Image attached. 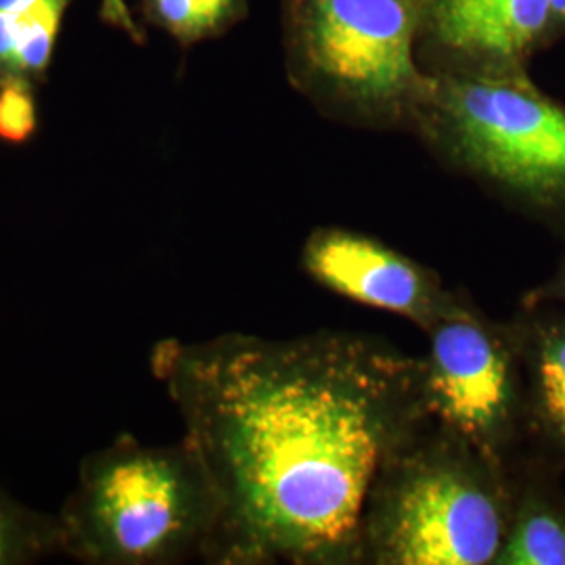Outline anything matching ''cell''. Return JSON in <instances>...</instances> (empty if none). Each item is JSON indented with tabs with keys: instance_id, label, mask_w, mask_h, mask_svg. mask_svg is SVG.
<instances>
[{
	"instance_id": "1",
	"label": "cell",
	"mask_w": 565,
	"mask_h": 565,
	"mask_svg": "<svg viewBox=\"0 0 565 565\" xmlns=\"http://www.w3.org/2000/svg\"><path fill=\"white\" fill-rule=\"evenodd\" d=\"M151 373L221 499L205 564L363 565L364 505L429 424L422 361L380 335L168 338Z\"/></svg>"
},
{
	"instance_id": "2",
	"label": "cell",
	"mask_w": 565,
	"mask_h": 565,
	"mask_svg": "<svg viewBox=\"0 0 565 565\" xmlns=\"http://www.w3.org/2000/svg\"><path fill=\"white\" fill-rule=\"evenodd\" d=\"M57 522L61 555L81 564L207 562L221 499L184 438L142 445L137 436L120 434L82 459Z\"/></svg>"
},
{
	"instance_id": "3",
	"label": "cell",
	"mask_w": 565,
	"mask_h": 565,
	"mask_svg": "<svg viewBox=\"0 0 565 565\" xmlns=\"http://www.w3.org/2000/svg\"><path fill=\"white\" fill-rule=\"evenodd\" d=\"M509 518L505 465L429 422L371 486L363 565H494Z\"/></svg>"
},
{
	"instance_id": "4",
	"label": "cell",
	"mask_w": 565,
	"mask_h": 565,
	"mask_svg": "<svg viewBox=\"0 0 565 565\" xmlns=\"http://www.w3.org/2000/svg\"><path fill=\"white\" fill-rule=\"evenodd\" d=\"M285 76L327 120L413 132L429 74L415 0H281Z\"/></svg>"
},
{
	"instance_id": "5",
	"label": "cell",
	"mask_w": 565,
	"mask_h": 565,
	"mask_svg": "<svg viewBox=\"0 0 565 565\" xmlns=\"http://www.w3.org/2000/svg\"><path fill=\"white\" fill-rule=\"evenodd\" d=\"M411 135L450 172L565 221V107L524 70L429 76Z\"/></svg>"
},
{
	"instance_id": "6",
	"label": "cell",
	"mask_w": 565,
	"mask_h": 565,
	"mask_svg": "<svg viewBox=\"0 0 565 565\" xmlns=\"http://www.w3.org/2000/svg\"><path fill=\"white\" fill-rule=\"evenodd\" d=\"M424 333L419 361L431 424L507 467L527 445L524 366L511 321L490 319L455 289Z\"/></svg>"
},
{
	"instance_id": "7",
	"label": "cell",
	"mask_w": 565,
	"mask_h": 565,
	"mask_svg": "<svg viewBox=\"0 0 565 565\" xmlns=\"http://www.w3.org/2000/svg\"><path fill=\"white\" fill-rule=\"evenodd\" d=\"M303 273L350 302L390 312L425 331L452 291L440 275L361 231L317 226L300 254Z\"/></svg>"
},
{
	"instance_id": "8",
	"label": "cell",
	"mask_w": 565,
	"mask_h": 565,
	"mask_svg": "<svg viewBox=\"0 0 565 565\" xmlns=\"http://www.w3.org/2000/svg\"><path fill=\"white\" fill-rule=\"evenodd\" d=\"M425 74L524 70L551 34L553 0H415Z\"/></svg>"
},
{
	"instance_id": "9",
	"label": "cell",
	"mask_w": 565,
	"mask_h": 565,
	"mask_svg": "<svg viewBox=\"0 0 565 565\" xmlns=\"http://www.w3.org/2000/svg\"><path fill=\"white\" fill-rule=\"evenodd\" d=\"M511 327L524 366L527 443L565 465V308L527 302Z\"/></svg>"
},
{
	"instance_id": "10",
	"label": "cell",
	"mask_w": 565,
	"mask_h": 565,
	"mask_svg": "<svg viewBox=\"0 0 565 565\" xmlns=\"http://www.w3.org/2000/svg\"><path fill=\"white\" fill-rule=\"evenodd\" d=\"M553 467L524 452L507 465L511 518L494 565H565V492L551 476Z\"/></svg>"
},
{
	"instance_id": "11",
	"label": "cell",
	"mask_w": 565,
	"mask_h": 565,
	"mask_svg": "<svg viewBox=\"0 0 565 565\" xmlns=\"http://www.w3.org/2000/svg\"><path fill=\"white\" fill-rule=\"evenodd\" d=\"M74 0H0V84L42 86Z\"/></svg>"
},
{
	"instance_id": "12",
	"label": "cell",
	"mask_w": 565,
	"mask_h": 565,
	"mask_svg": "<svg viewBox=\"0 0 565 565\" xmlns=\"http://www.w3.org/2000/svg\"><path fill=\"white\" fill-rule=\"evenodd\" d=\"M249 15V0H141L142 23L179 42L182 51L221 39Z\"/></svg>"
},
{
	"instance_id": "13",
	"label": "cell",
	"mask_w": 565,
	"mask_h": 565,
	"mask_svg": "<svg viewBox=\"0 0 565 565\" xmlns=\"http://www.w3.org/2000/svg\"><path fill=\"white\" fill-rule=\"evenodd\" d=\"M61 555L57 513L18 501L0 486V565L39 564Z\"/></svg>"
},
{
	"instance_id": "14",
	"label": "cell",
	"mask_w": 565,
	"mask_h": 565,
	"mask_svg": "<svg viewBox=\"0 0 565 565\" xmlns=\"http://www.w3.org/2000/svg\"><path fill=\"white\" fill-rule=\"evenodd\" d=\"M36 88L28 82L0 84V141L23 145L39 130Z\"/></svg>"
},
{
	"instance_id": "15",
	"label": "cell",
	"mask_w": 565,
	"mask_h": 565,
	"mask_svg": "<svg viewBox=\"0 0 565 565\" xmlns=\"http://www.w3.org/2000/svg\"><path fill=\"white\" fill-rule=\"evenodd\" d=\"M99 15L111 28H118L128 39L137 44L145 42V30L135 20L132 11L128 9L126 0H102Z\"/></svg>"
},
{
	"instance_id": "16",
	"label": "cell",
	"mask_w": 565,
	"mask_h": 565,
	"mask_svg": "<svg viewBox=\"0 0 565 565\" xmlns=\"http://www.w3.org/2000/svg\"><path fill=\"white\" fill-rule=\"evenodd\" d=\"M527 302H548L565 306V263L562 264V268L555 273V277L551 281L530 296Z\"/></svg>"
},
{
	"instance_id": "17",
	"label": "cell",
	"mask_w": 565,
	"mask_h": 565,
	"mask_svg": "<svg viewBox=\"0 0 565 565\" xmlns=\"http://www.w3.org/2000/svg\"><path fill=\"white\" fill-rule=\"evenodd\" d=\"M565 28V0H553L551 7V34Z\"/></svg>"
}]
</instances>
